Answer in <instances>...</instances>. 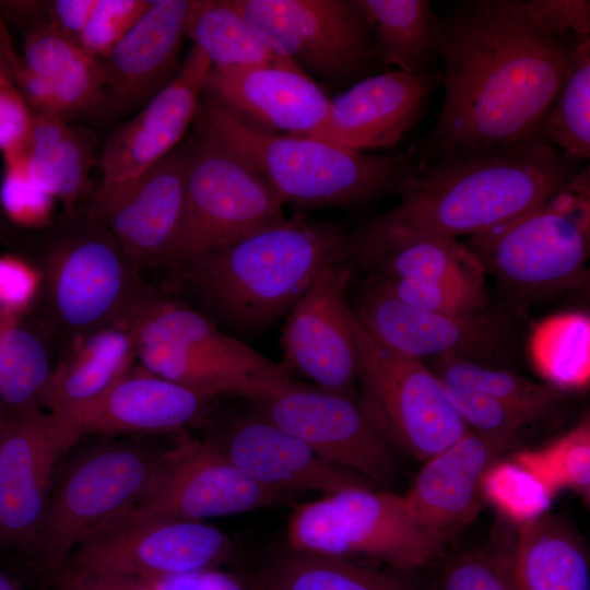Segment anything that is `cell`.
<instances>
[{
    "instance_id": "cell-25",
    "label": "cell",
    "mask_w": 590,
    "mask_h": 590,
    "mask_svg": "<svg viewBox=\"0 0 590 590\" xmlns=\"http://www.w3.org/2000/svg\"><path fill=\"white\" fill-rule=\"evenodd\" d=\"M503 450L468 430L455 444L424 461L403 495L415 522L447 543L479 515L482 479Z\"/></svg>"
},
{
    "instance_id": "cell-40",
    "label": "cell",
    "mask_w": 590,
    "mask_h": 590,
    "mask_svg": "<svg viewBox=\"0 0 590 590\" xmlns=\"http://www.w3.org/2000/svg\"><path fill=\"white\" fill-rule=\"evenodd\" d=\"M482 494L497 511L518 527L546 515L553 496L524 467L496 459L482 479Z\"/></svg>"
},
{
    "instance_id": "cell-39",
    "label": "cell",
    "mask_w": 590,
    "mask_h": 590,
    "mask_svg": "<svg viewBox=\"0 0 590 590\" xmlns=\"http://www.w3.org/2000/svg\"><path fill=\"white\" fill-rule=\"evenodd\" d=\"M512 459L530 471L555 497L570 489L590 497V425L583 421L539 449L521 450Z\"/></svg>"
},
{
    "instance_id": "cell-1",
    "label": "cell",
    "mask_w": 590,
    "mask_h": 590,
    "mask_svg": "<svg viewBox=\"0 0 590 590\" xmlns=\"http://www.w3.org/2000/svg\"><path fill=\"white\" fill-rule=\"evenodd\" d=\"M570 46L533 25L518 0L472 1L441 22L445 97L423 144L428 163L453 149L536 135L567 71Z\"/></svg>"
},
{
    "instance_id": "cell-52",
    "label": "cell",
    "mask_w": 590,
    "mask_h": 590,
    "mask_svg": "<svg viewBox=\"0 0 590 590\" xmlns=\"http://www.w3.org/2000/svg\"><path fill=\"white\" fill-rule=\"evenodd\" d=\"M0 590H23V588L11 575L0 568Z\"/></svg>"
},
{
    "instance_id": "cell-6",
    "label": "cell",
    "mask_w": 590,
    "mask_h": 590,
    "mask_svg": "<svg viewBox=\"0 0 590 590\" xmlns=\"http://www.w3.org/2000/svg\"><path fill=\"white\" fill-rule=\"evenodd\" d=\"M75 442L57 468L28 560L50 583L86 538L130 511L154 482L165 450L97 435Z\"/></svg>"
},
{
    "instance_id": "cell-27",
    "label": "cell",
    "mask_w": 590,
    "mask_h": 590,
    "mask_svg": "<svg viewBox=\"0 0 590 590\" xmlns=\"http://www.w3.org/2000/svg\"><path fill=\"white\" fill-rule=\"evenodd\" d=\"M135 359L137 340L126 323L72 339L68 354L54 368L43 409L73 428L74 418L104 397Z\"/></svg>"
},
{
    "instance_id": "cell-4",
    "label": "cell",
    "mask_w": 590,
    "mask_h": 590,
    "mask_svg": "<svg viewBox=\"0 0 590 590\" xmlns=\"http://www.w3.org/2000/svg\"><path fill=\"white\" fill-rule=\"evenodd\" d=\"M198 134L243 157L284 204L300 209L354 208L400 194L415 177L402 154H366L323 140L266 132L201 96Z\"/></svg>"
},
{
    "instance_id": "cell-49",
    "label": "cell",
    "mask_w": 590,
    "mask_h": 590,
    "mask_svg": "<svg viewBox=\"0 0 590 590\" xmlns=\"http://www.w3.org/2000/svg\"><path fill=\"white\" fill-rule=\"evenodd\" d=\"M51 590H154L144 580L87 568L64 566L50 582Z\"/></svg>"
},
{
    "instance_id": "cell-42",
    "label": "cell",
    "mask_w": 590,
    "mask_h": 590,
    "mask_svg": "<svg viewBox=\"0 0 590 590\" xmlns=\"http://www.w3.org/2000/svg\"><path fill=\"white\" fill-rule=\"evenodd\" d=\"M441 381L468 428L492 441L503 451L515 446L529 427L540 422L531 414L464 385Z\"/></svg>"
},
{
    "instance_id": "cell-30",
    "label": "cell",
    "mask_w": 590,
    "mask_h": 590,
    "mask_svg": "<svg viewBox=\"0 0 590 590\" xmlns=\"http://www.w3.org/2000/svg\"><path fill=\"white\" fill-rule=\"evenodd\" d=\"M380 62L410 74L430 73L439 57L441 22L427 0H355Z\"/></svg>"
},
{
    "instance_id": "cell-38",
    "label": "cell",
    "mask_w": 590,
    "mask_h": 590,
    "mask_svg": "<svg viewBox=\"0 0 590 590\" xmlns=\"http://www.w3.org/2000/svg\"><path fill=\"white\" fill-rule=\"evenodd\" d=\"M433 371L441 379L464 385L542 421L553 413L566 392L504 369L458 357L435 358Z\"/></svg>"
},
{
    "instance_id": "cell-45",
    "label": "cell",
    "mask_w": 590,
    "mask_h": 590,
    "mask_svg": "<svg viewBox=\"0 0 590 590\" xmlns=\"http://www.w3.org/2000/svg\"><path fill=\"white\" fill-rule=\"evenodd\" d=\"M439 590H518L509 555L479 550L453 558L444 570Z\"/></svg>"
},
{
    "instance_id": "cell-10",
    "label": "cell",
    "mask_w": 590,
    "mask_h": 590,
    "mask_svg": "<svg viewBox=\"0 0 590 590\" xmlns=\"http://www.w3.org/2000/svg\"><path fill=\"white\" fill-rule=\"evenodd\" d=\"M287 545L351 559L363 557L404 571L430 563L445 543L415 522L403 495L351 487L296 507L287 526Z\"/></svg>"
},
{
    "instance_id": "cell-16",
    "label": "cell",
    "mask_w": 590,
    "mask_h": 590,
    "mask_svg": "<svg viewBox=\"0 0 590 590\" xmlns=\"http://www.w3.org/2000/svg\"><path fill=\"white\" fill-rule=\"evenodd\" d=\"M80 439L42 408L5 410L0 452V546L28 557L59 462Z\"/></svg>"
},
{
    "instance_id": "cell-26",
    "label": "cell",
    "mask_w": 590,
    "mask_h": 590,
    "mask_svg": "<svg viewBox=\"0 0 590 590\" xmlns=\"http://www.w3.org/2000/svg\"><path fill=\"white\" fill-rule=\"evenodd\" d=\"M215 400L135 363L104 397L81 412L72 426L80 439L178 432L205 418Z\"/></svg>"
},
{
    "instance_id": "cell-51",
    "label": "cell",
    "mask_w": 590,
    "mask_h": 590,
    "mask_svg": "<svg viewBox=\"0 0 590 590\" xmlns=\"http://www.w3.org/2000/svg\"><path fill=\"white\" fill-rule=\"evenodd\" d=\"M22 317V314L0 308V335Z\"/></svg>"
},
{
    "instance_id": "cell-44",
    "label": "cell",
    "mask_w": 590,
    "mask_h": 590,
    "mask_svg": "<svg viewBox=\"0 0 590 590\" xmlns=\"http://www.w3.org/2000/svg\"><path fill=\"white\" fill-rule=\"evenodd\" d=\"M151 0H97L92 15L78 37L81 47L97 61L104 59L126 36Z\"/></svg>"
},
{
    "instance_id": "cell-5",
    "label": "cell",
    "mask_w": 590,
    "mask_h": 590,
    "mask_svg": "<svg viewBox=\"0 0 590 590\" xmlns=\"http://www.w3.org/2000/svg\"><path fill=\"white\" fill-rule=\"evenodd\" d=\"M138 363L204 396L260 399L295 379L283 366L221 329L203 312L148 287L123 321Z\"/></svg>"
},
{
    "instance_id": "cell-7",
    "label": "cell",
    "mask_w": 590,
    "mask_h": 590,
    "mask_svg": "<svg viewBox=\"0 0 590 590\" xmlns=\"http://www.w3.org/2000/svg\"><path fill=\"white\" fill-rule=\"evenodd\" d=\"M589 179L587 165L566 188L464 244L516 303L526 305L585 284L590 252Z\"/></svg>"
},
{
    "instance_id": "cell-24",
    "label": "cell",
    "mask_w": 590,
    "mask_h": 590,
    "mask_svg": "<svg viewBox=\"0 0 590 590\" xmlns=\"http://www.w3.org/2000/svg\"><path fill=\"white\" fill-rule=\"evenodd\" d=\"M194 0H155L102 60L103 101L128 107L148 103L179 72Z\"/></svg>"
},
{
    "instance_id": "cell-41",
    "label": "cell",
    "mask_w": 590,
    "mask_h": 590,
    "mask_svg": "<svg viewBox=\"0 0 590 590\" xmlns=\"http://www.w3.org/2000/svg\"><path fill=\"white\" fill-rule=\"evenodd\" d=\"M366 279L402 303L427 312L464 316L487 308L484 278L436 281Z\"/></svg>"
},
{
    "instance_id": "cell-12",
    "label": "cell",
    "mask_w": 590,
    "mask_h": 590,
    "mask_svg": "<svg viewBox=\"0 0 590 590\" xmlns=\"http://www.w3.org/2000/svg\"><path fill=\"white\" fill-rule=\"evenodd\" d=\"M352 324L362 399L389 438L424 462L468 433L442 381L423 361L380 345L353 312Z\"/></svg>"
},
{
    "instance_id": "cell-2",
    "label": "cell",
    "mask_w": 590,
    "mask_h": 590,
    "mask_svg": "<svg viewBox=\"0 0 590 590\" xmlns=\"http://www.w3.org/2000/svg\"><path fill=\"white\" fill-rule=\"evenodd\" d=\"M581 168L538 135L500 146L459 148L430 161L400 202L355 231L357 240L470 237L566 188Z\"/></svg>"
},
{
    "instance_id": "cell-17",
    "label": "cell",
    "mask_w": 590,
    "mask_h": 590,
    "mask_svg": "<svg viewBox=\"0 0 590 590\" xmlns=\"http://www.w3.org/2000/svg\"><path fill=\"white\" fill-rule=\"evenodd\" d=\"M351 271L342 260L324 267L284 318L283 366L312 386L353 398L358 356L347 299Z\"/></svg>"
},
{
    "instance_id": "cell-13",
    "label": "cell",
    "mask_w": 590,
    "mask_h": 590,
    "mask_svg": "<svg viewBox=\"0 0 590 590\" xmlns=\"http://www.w3.org/2000/svg\"><path fill=\"white\" fill-rule=\"evenodd\" d=\"M234 555L228 535L203 520L130 510L78 544L66 565L152 579L211 571Z\"/></svg>"
},
{
    "instance_id": "cell-35",
    "label": "cell",
    "mask_w": 590,
    "mask_h": 590,
    "mask_svg": "<svg viewBox=\"0 0 590 590\" xmlns=\"http://www.w3.org/2000/svg\"><path fill=\"white\" fill-rule=\"evenodd\" d=\"M533 368L544 382L565 392L590 382V317L582 310L547 316L535 322L528 339Z\"/></svg>"
},
{
    "instance_id": "cell-11",
    "label": "cell",
    "mask_w": 590,
    "mask_h": 590,
    "mask_svg": "<svg viewBox=\"0 0 590 590\" xmlns=\"http://www.w3.org/2000/svg\"><path fill=\"white\" fill-rule=\"evenodd\" d=\"M263 40L314 81L339 86L379 61L355 0H231Z\"/></svg>"
},
{
    "instance_id": "cell-53",
    "label": "cell",
    "mask_w": 590,
    "mask_h": 590,
    "mask_svg": "<svg viewBox=\"0 0 590 590\" xmlns=\"http://www.w3.org/2000/svg\"><path fill=\"white\" fill-rule=\"evenodd\" d=\"M4 422H5V408L0 402V452H1V444H2V435H3Z\"/></svg>"
},
{
    "instance_id": "cell-15",
    "label": "cell",
    "mask_w": 590,
    "mask_h": 590,
    "mask_svg": "<svg viewBox=\"0 0 590 590\" xmlns=\"http://www.w3.org/2000/svg\"><path fill=\"white\" fill-rule=\"evenodd\" d=\"M349 304L365 331L397 354L458 357L482 364L506 354L511 338L507 311L484 309L464 316H446L413 308L364 278Z\"/></svg>"
},
{
    "instance_id": "cell-54",
    "label": "cell",
    "mask_w": 590,
    "mask_h": 590,
    "mask_svg": "<svg viewBox=\"0 0 590 590\" xmlns=\"http://www.w3.org/2000/svg\"><path fill=\"white\" fill-rule=\"evenodd\" d=\"M246 590H263L261 587H259L258 585H256L253 581H249L247 583V589Z\"/></svg>"
},
{
    "instance_id": "cell-19",
    "label": "cell",
    "mask_w": 590,
    "mask_h": 590,
    "mask_svg": "<svg viewBox=\"0 0 590 590\" xmlns=\"http://www.w3.org/2000/svg\"><path fill=\"white\" fill-rule=\"evenodd\" d=\"M292 496L246 476L211 439H189L165 450L153 484L131 510L205 521L281 505Z\"/></svg>"
},
{
    "instance_id": "cell-55",
    "label": "cell",
    "mask_w": 590,
    "mask_h": 590,
    "mask_svg": "<svg viewBox=\"0 0 590 590\" xmlns=\"http://www.w3.org/2000/svg\"><path fill=\"white\" fill-rule=\"evenodd\" d=\"M2 25V21H1V17H0V26Z\"/></svg>"
},
{
    "instance_id": "cell-28",
    "label": "cell",
    "mask_w": 590,
    "mask_h": 590,
    "mask_svg": "<svg viewBox=\"0 0 590 590\" xmlns=\"http://www.w3.org/2000/svg\"><path fill=\"white\" fill-rule=\"evenodd\" d=\"M343 264L365 278L420 281L484 278L476 257L453 238L439 236L357 240L345 233Z\"/></svg>"
},
{
    "instance_id": "cell-46",
    "label": "cell",
    "mask_w": 590,
    "mask_h": 590,
    "mask_svg": "<svg viewBox=\"0 0 590 590\" xmlns=\"http://www.w3.org/2000/svg\"><path fill=\"white\" fill-rule=\"evenodd\" d=\"M529 20L542 32L557 38L573 34L575 39L590 37V1H522Z\"/></svg>"
},
{
    "instance_id": "cell-47",
    "label": "cell",
    "mask_w": 590,
    "mask_h": 590,
    "mask_svg": "<svg viewBox=\"0 0 590 590\" xmlns=\"http://www.w3.org/2000/svg\"><path fill=\"white\" fill-rule=\"evenodd\" d=\"M40 287L36 266L14 256H0V308L24 315L39 297Z\"/></svg>"
},
{
    "instance_id": "cell-43",
    "label": "cell",
    "mask_w": 590,
    "mask_h": 590,
    "mask_svg": "<svg viewBox=\"0 0 590 590\" xmlns=\"http://www.w3.org/2000/svg\"><path fill=\"white\" fill-rule=\"evenodd\" d=\"M2 158L0 204L7 217L24 228L48 226L57 201L30 176L25 151L3 155Z\"/></svg>"
},
{
    "instance_id": "cell-29",
    "label": "cell",
    "mask_w": 590,
    "mask_h": 590,
    "mask_svg": "<svg viewBox=\"0 0 590 590\" xmlns=\"http://www.w3.org/2000/svg\"><path fill=\"white\" fill-rule=\"evenodd\" d=\"M509 562L518 590H590L582 542L566 522L548 512L518 527Z\"/></svg>"
},
{
    "instance_id": "cell-21",
    "label": "cell",
    "mask_w": 590,
    "mask_h": 590,
    "mask_svg": "<svg viewBox=\"0 0 590 590\" xmlns=\"http://www.w3.org/2000/svg\"><path fill=\"white\" fill-rule=\"evenodd\" d=\"M439 83L441 73L371 74L330 98L324 121L309 138L358 152L392 149L422 117Z\"/></svg>"
},
{
    "instance_id": "cell-20",
    "label": "cell",
    "mask_w": 590,
    "mask_h": 590,
    "mask_svg": "<svg viewBox=\"0 0 590 590\" xmlns=\"http://www.w3.org/2000/svg\"><path fill=\"white\" fill-rule=\"evenodd\" d=\"M209 439L246 476L267 488L326 495L375 487L367 479L323 460L304 441L253 411L232 415Z\"/></svg>"
},
{
    "instance_id": "cell-18",
    "label": "cell",
    "mask_w": 590,
    "mask_h": 590,
    "mask_svg": "<svg viewBox=\"0 0 590 590\" xmlns=\"http://www.w3.org/2000/svg\"><path fill=\"white\" fill-rule=\"evenodd\" d=\"M210 69L208 58L192 46L177 75L109 137L99 160L93 211L118 199L180 144L196 118Z\"/></svg>"
},
{
    "instance_id": "cell-23",
    "label": "cell",
    "mask_w": 590,
    "mask_h": 590,
    "mask_svg": "<svg viewBox=\"0 0 590 590\" xmlns=\"http://www.w3.org/2000/svg\"><path fill=\"white\" fill-rule=\"evenodd\" d=\"M190 142L180 143L118 199L93 211L138 270L163 267L185 203Z\"/></svg>"
},
{
    "instance_id": "cell-14",
    "label": "cell",
    "mask_w": 590,
    "mask_h": 590,
    "mask_svg": "<svg viewBox=\"0 0 590 590\" xmlns=\"http://www.w3.org/2000/svg\"><path fill=\"white\" fill-rule=\"evenodd\" d=\"M252 405L255 413L304 441L323 460L375 485L391 483L398 472L390 438L361 397L294 380Z\"/></svg>"
},
{
    "instance_id": "cell-36",
    "label": "cell",
    "mask_w": 590,
    "mask_h": 590,
    "mask_svg": "<svg viewBox=\"0 0 590 590\" xmlns=\"http://www.w3.org/2000/svg\"><path fill=\"white\" fill-rule=\"evenodd\" d=\"M536 135L567 157L590 156V37L570 46L568 67Z\"/></svg>"
},
{
    "instance_id": "cell-3",
    "label": "cell",
    "mask_w": 590,
    "mask_h": 590,
    "mask_svg": "<svg viewBox=\"0 0 590 590\" xmlns=\"http://www.w3.org/2000/svg\"><path fill=\"white\" fill-rule=\"evenodd\" d=\"M345 233L296 215L205 253L178 271L221 329L243 340L284 319L328 264L342 260Z\"/></svg>"
},
{
    "instance_id": "cell-9",
    "label": "cell",
    "mask_w": 590,
    "mask_h": 590,
    "mask_svg": "<svg viewBox=\"0 0 590 590\" xmlns=\"http://www.w3.org/2000/svg\"><path fill=\"white\" fill-rule=\"evenodd\" d=\"M284 202L239 155L198 134L190 141L181 221L164 267L194 259L286 220Z\"/></svg>"
},
{
    "instance_id": "cell-37",
    "label": "cell",
    "mask_w": 590,
    "mask_h": 590,
    "mask_svg": "<svg viewBox=\"0 0 590 590\" xmlns=\"http://www.w3.org/2000/svg\"><path fill=\"white\" fill-rule=\"evenodd\" d=\"M52 373L46 343L23 317L0 335V402L5 410L43 409Z\"/></svg>"
},
{
    "instance_id": "cell-8",
    "label": "cell",
    "mask_w": 590,
    "mask_h": 590,
    "mask_svg": "<svg viewBox=\"0 0 590 590\" xmlns=\"http://www.w3.org/2000/svg\"><path fill=\"white\" fill-rule=\"evenodd\" d=\"M36 267L48 321L71 340L122 323L149 287L93 210L67 222Z\"/></svg>"
},
{
    "instance_id": "cell-34",
    "label": "cell",
    "mask_w": 590,
    "mask_h": 590,
    "mask_svg": "<svg viewBox=\"0 0 590 590\" xmlns=\"http://www.w3.org/2000/svg\"><path fill=\"white\" fill-rule=\"evenodd\" d=\"M187 37L213 68L275 67L300 71L271 49L231 0H194Z\"/></svg>"
},
{
    "instance_id": "cell-31",
    "label": "cell",
    "mask_w": 590,
    "mask_h": 590,
    "mask_svg": "<svg viewBox=\"0 0 590 590\" xmlns=\"http://www.w3.org/2000/svg\"><path fill=\"white\" fill-rule=\"evenodd\" d=\"M21 60L49 85L64 119L103 102L99 62L75 38L49 27L31 28Z\"/></svg>"
},
{
    "instance_id": "cell-32",
    "label": "cell",
    "mask_w": 590,
    "mask_h": 590,
    "mask_svg": "<svg viewBox=\"0 0 590 590\" xmlns=\"http://www.w3.org/2000/svg\"><path fill=\"white\" fill-rule=\"evenodd\" d=\"M34 114L25 149L30 176L68 211L90 191L92 145L87 135L56 115Z\"/></svg>"
},
{
    "instance_id": "cell-50",
    "label": "cell",
    "mask_w": 590,
    "mask_h": 590,
    "mask_svg": "<svg viewBox=\"0 0 590 590\" xmlns=\"http://www.w3.org/2000/svg\"><path fill=\"white\" fill-rule=\"evenodd\" d=\"M17 59L12 51L2 24L0 26V85L14 84L13 72Z\"/></svg>"
},
{
    "instance_id": "cell-33",
    "label": "cell",
    "mask_w": 590,
    "mask_h": 590,
    "mask_svg": "<svg viewBox=\"0 0 590 590\" xmlns=\"http://www.w3.org/2000/svg\"><path fill=\"white\" fill-rule=\"evenodd\" d=\"M251 581L263 590H413L396 573L288 545L267 557Z\"/></svg>"
},
{
    "instance_id": "cell-48",
    "label": "cell",
    "mask_w": 590,
    "mask_h": 590,
    "mask_svg": "<svg viewBox=\"0 0 590 590\" xmlns=\"http://www.w3.org/2000/svg\"><path fill=\"white\" fill-rule=\"evenodd\" d=\"M34 114L14 84L0 85V152H24L33 127Z\"/></svg>"
},
{
    "instance_id": "cell-22",
    "label": "cell",
    "mask_w": 590,
    "mask_h": 590,
    "mask_svg": "<svg viewBox=\"0 0 590 590\" xmlns=\"http://www.w3.org/2000/svg\"><path fill=\"white\" fill-rule=\"evenodd\" d=\"M202 95L266 132L309 137L330 98L305 73L275 67H211Z\"/></svg>"
}]
</instances>
